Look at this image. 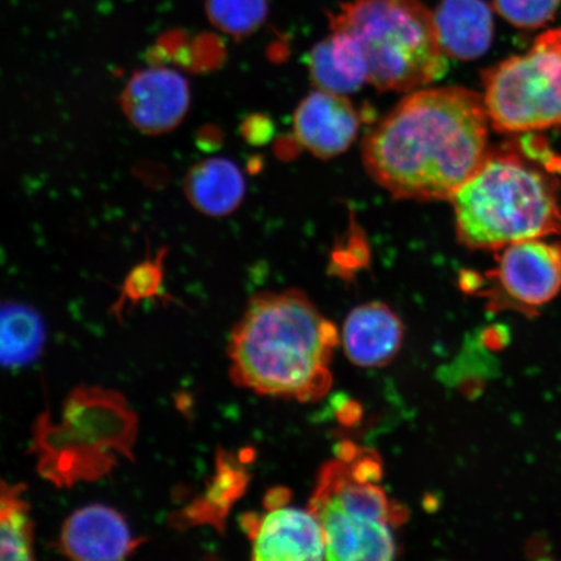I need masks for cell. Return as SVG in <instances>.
I'll list each match as a JSON object with an SVG mask.
<instances>
[{
	"label": "cell",
	"mask_w": 561,
	"mask_h": 561,
	"mask_svg": "<svg viewBox=\"0 0 561 561\" xmlns=\"http://www.w3.org/2000/svg\"><path fill=\"white\" fill-rule=\"evenodd\" d=\"M439 44L448 58H480L493 42L494 23L482 0H442L433 12Z\"/></svg>",
	"instance_id": "obj_13"
},
{
	"label": "cell",
	"mask_w": 561,
	"mask_h": 561,
	"mask_svg": "<svg viewBox=\"0 0 561 561\" xmlns=\"http://www.w3.org/2000/svg\"><path fill=\"white\" fill-rule=\"evenodd\" d=\"M340 335L305 293H261L231 333L230 376L257 394L314 402L331 390Z\"/></svg>",
	"instance_id": "obj_2"
},
{
	"label": "cell",
	"mask_w": 561,
	"mask_h": 561,
	"mask_svg": "<svg viewBox=\"0 0 561 561\" xmlns=\"http://www.w3.org/2000/svg\"><path fill=\"white\" fill-rule=\"evenodd\" d=\"M45 341L44 320L37 311L18 301H0V366H27L41 355Z\"/></svg>",
	"instance_id": "obj_16"
},
{
	"label": "cell",
	"mask_w": 561,
	"mask_h": 561,
	"mask_svg": "<svg viewBox=\"0 0 561 561\" xmlns=\"http://www.w3.org/2000/svg\"><path fill=\"white\" fill-rule=\"evenodd\" d=\"M257 561H312L327 559V541L310 510L278 507L244 520Z\"/></svg>",
	"instance_id": "obj_9"
},
{
	"label": "cell",
	"mask_w": 561,
	"mask_h": 561,
	"mask_svg": "<svg viewBox=\"0 0 561 561\" xmlns=\"http://www.w3.org/2000/svg\"><path fill=\"white\" fill-rule=\"evenodd\" d=\"M138 545L125 518L103 504L73 512L59 538L60 551L75 560H124Z\"/></svg>",
	"instance_id": "obj_11"
},
{
	"label": "cell",
	"mask_w": 561,
	"mask_h": 561,
	"mask_svg": "<svg viewBox=\"0 0 561 561\" xmlns=\"http://www.w3.org/2000/svg\"><path fill=\"white\" fill-rule=\"evenodd\" d=\"M121 105L125 117L144 135H167L184 121L191 107V87L173 69L147 68L126 83Z\"/></svg>",
	"instance_id": "obj_8"
},
{
	"label": "cell",
	"mask_w": 561,
	"mask_h": 561,
	"mask_svg": "<svg viewBox=\"0 0 561 561\" xmlns=\"http://www.w3.org/2000/svg\"><path fill=\"white\" fill-rule=\"evenodd\" d=\"M308 68L316 88L329 93H356L368 83L366 60L356 42L346 33L332 31L308 55Z\"/></svg>",
	"instance_id": "obj_14"
},
{
	"label": "cell",
	"mask_w": 561,
	"mask_h": 561,
	"mask_svg": "<svg viewBox=\"0 0 561 561\" xmlns=\"http://www.w3.org/2000/svg\"><path fill=\"white\" fill-rule=\"evenodd\" d=\"M558 180L530 157L490 151L451 196L456 234L471 250L561 234Z\"/></svg>",
	"instance_id": "obj_3"
},
{
	"label": "cell",
	"mask_w": 561,
	"mask_h": 561,
	"mask_svg": "<svg viewBox=\"0 0 561 561\" xmlns=\"http://www.w3.org/2000/svg\"><path fill=\"white\" fill-rule=\"evenodd\" d=\"M331 30L356 42L378 90L411 93L446 73L436 21L421 0H350L331 16Z\"/></svg>",
	"instance_id": "obj_4"
},
{
	"label": "cell",
	"mask_w": 561,
	"mask_h": 561,
	"mask_svg": "<svg viewBox=\"0 0 561 561\" xmlns=\"http://www.w3.org/2000/svg\"><path fill=\"white\" fill-rule=\"evenodd\" d=\"M184 191L196 210L210 217H224L240 207L245 182L233 161L210 158L191 168L184 181Z\"/></svg>",
	"instance_id": "obj_15"
},
{
	"label": "cell",
	"mask_w": 561,
	"mask_h": 561,
	"mask_svg": "<svg viewBox=\"0 0 561 561\" xmlns=\"http://www.w3.org/2000/svg\"><path fill=\"white\" fill-rule=\"evenodd\" d=\"M380 468L369 458L360 462L335 459L322 467L310 510L327 541V559L392 560L397 545L392 528L404 520V508L376 485Z\"/></svg>",
	"instance_id": "obj_5"
},
{
	"label": "cell",
	"mask_w": 561,
	"mask_h": 561,
	"mask_svg": "<svg viewBox=\"0 0 561 561\" xmlns=\"http://www.w3.org/2000/svg\"><path fill=\"white\" fill-rule=\"evenodd\" d=\"M489 124L472 90H413L364 139V165L398 199L450 201L485 160Z\"/></svg>",
	"instance_id": "obj_1"
},
{
	"label": "cell",
	"mask_w": 561,
	"mask_h": 561,
	"mask_svg": "<svg viewBox=\"0 0 561 561\" xmlns=\"http://www.w3.org/2000/svg\"><path fill=\"white\" fill-rule=\"evenodd\" d=\"M561 0H494L497 13L508 23L535 30L556 16Z\"/></svg>",
	"instance_id": "obj_19"
},
{
	"label": "cell",
	"mask_w": 561,
	"mask_h": 561,
	"mask_svg": "<svg viewBox=\"0 0 561 561\" xmlns=\"http://www.w3.org/2000/svg\"><path fill=\"white\" fill-rule=\"evenodd\" d=\"M404 327L397 313L380 301L357 306L342 329L345 353L355 366L382 367L402 347Z\"/></svg>",
	"instance_id": "obj_12"
},
{
	"label": "cell",
	"mask_w": 561,
	"mask_h": 561,
	"mask_svg": "<svg viewBox=\"0 0 561 561\" xmlns=\"http://www.w3.org/2000/svg\"><path fill=\"white\" fill-rule=\"evenodd\" d=\"M23 489L0 482V560H31L34 529Z\"/></svg>",
	"instance_id": "obj_17"
},
{
	"label": "cell",
	"mask_w": 561,
	"mask_h": 561,
	"mask_svg": "<svg viewBox=\"0 0 561 561\" xmlns=\"http://www.w3.org/2000/svg\"><path fill=\"white\" fill-rule=\"evenodd\" d=\"M167 249H161L157 257L146 259L126 277L123 298L138 300L149 298L159 293L161 280H163V263Z\"/></svg>",
	"instance_id": "obj_20"
},
{
	"label": "cell",
	"mask_w": 561,
	"mask_h": 561,
	"mask_svg": "<svg viewBox=\"0 0 561 561\" xmlns=\"http://www.w3.org/2000/svg\"><path fill=\"white\" fill-rule=\"evenodd\" d=\"M543 240L506 245L489 272L497 296L523 311L549 305L561 291V243Z\"/></svg>",
	"instance_id": "obj_7"
},
{
	"label": "cell",
	"mask_w": 561,
	"mask_h": 561,
	"mask_svg": "<svg viewBox=\"0 0 561 561\" xmlns=\"http://www.w3.org/2000/svg\"><path fill=\"white\" fill-rule=\"evenodd\" d=\"M362 118L346 95L318 90L294 114V136L312 156L331 159L347 151L359 135Z\"/></svg>",
	"instance_id": "obj_10"
},
{
	"label": "cell",
	"mask_w": 561,
	"mask_h": 561,
	"mask_svg": "<svg viewBox=\"0 0 561 561\" xmlns=\"http://www.w3.org/2000/svg\"><path fill=\"white\" fill-rule=\"evenodd\" d=\"M209 23L217 31L241 38L255 33L268 16V0H205Z\"/></svg>",
	"instance_id": "obj_18"
},
{
	"label": "cell",
	"mask_w": 561,
	"mask_h": 561,
	"mask_svg": "<svg viewBox=\"0 0 561 561\" xmlns=\"http://www.w3.org/2000/svg\"><path fill=\"white\" fill-rule=\"evenodd\" d=\"M490 125L522 135L561 125V27L546 32L523 55L482 75Z\"/></svg>",
	"instance_id": "obj_6"
}]
</instances>
